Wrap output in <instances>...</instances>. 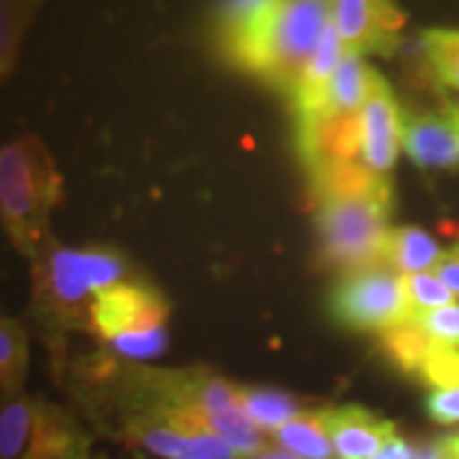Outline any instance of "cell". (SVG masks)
<instances>
[{"label": "cell", "instance_id": "1", "mask_svg": "<svg viewBox=\"0 0 459 459\" xmlns=\"http://www.w3.org/2000/svg\"><path fill=\"white\" fill-rule=\"evenodd\" d=\"M329 23V3H228L217 36L230 65L294 95Z\"/></svg>", "mask_w": 459, "mask_h": 459}, {"label": "cell", "instance_id": "2", "mask_svg": "<svg viewBox=\"0 0 459 459\" xmlns=\"http://www.w3.org/2000/svg\"><path fill=\"white\" fill-rule=\"evenodd\" d=\"M33 316L54 332L84 329L92 299L128 281V261L110 246L69 247L51 238L31 261Z\"/></svg>", "mask_w": 459, "mask_h": 459}, {"label": "cell", "instance_id": "3", "mask_svg": "<svg viewBox=\"0 0 459 459\" xmlns=\"http://www.w3.org/2000/svg\"><path fill=\"white\" fill-rule=\"evenodd\" d=\"M65 199V177L33 133L0 146V225L23 258L33 261L51 238V214Z\"/></svg>", "mask_w": 459, "mask_h": 459}, {"label": "cell", "instance_id": "4", "mask_svg": "<svg viewBox=\"0 0 459 459\" xmlns=\"http://www.w3.org/2000/svg\"><path fill=\"white\" fill-rule=\"evenodd\" d=\"M169 307L146 281H123L100 291L87 309V332L123 360L143 362L169 347Z\"/></svg>", "mask_w": 459, "mask_h": 459}, {"label": "cell", "instance_id": "5", "mask_svg": "<svg viewBox=\"0 0 459 459\" xmlns=\"http://www.w3.org/2000/svg\"><path fill=\"white\" fill-rule=\"evenodd\" d=\"M82 421L39 395H13L0 406V459H90Z\"/></svg>", "mask_w": 459, "mask_h": 459}, {"label": "cell", "instance_id": "6", "mask_svg": "<svg viewBox=\"0 0 459 459\" xmlns=\"http://www.w3.org/2000/svg\"><path fill=\"white\" fill-rule=\"evenodd\" d=\"M391 197L316 199V232L322 255L344 273L383 261Z\"/></svg>", "mask_w": 459, "mask_h": 459}, {"label": "cell", "instance_id": "7", "mask_svg": "<svg viewBox=\"0 0 459 459\" xmlns=\"http://www.w3.org/2000/svg\"><path fill=\"white\" fill-rule=\"evenodd\" d=\"M126 439L159 459H243L199 424L195 413L151 401L120 398Z\"/></svg>", "mask_w": 459, "mask_h": 459}, {"label": "cell", "instance_id": "8", "mask_svg": "<svg viewBox=\"0 0 459 459\" xmlns=\"http://www.w3.org/2000/svg\"><path fill=\"white\" fill-rule=\"evenodd\" d=\"M329 314L334 322L355 332H388L406 325L409 301L403 273L380 261L344 273L329 296Z\"/></svg>", "mask_w": 459, "mask_h": 459}, {"label": "cell", "instance_id": "9", "mask_svg": "<svg viewBox=\"0 0 459 459\" xmlns=\"http://www.w3.org/2000/svg\"><path fill=\"white\" fill-rule=\"evenodd\" d=\"M296 148L307 171L362 159V113L319 110L296 117Z\"/></svg>", "mask_w": 459, "mask_h": 459}, {"label": "cell", "instance_id": "10", "mask_svg": "<svg viewBox=\"0 0 459 459\" xmlns=\"http://www.w3.org/2000/svg\"><path fill=\"white\" fill-rule=\"evenodd\" d=\"M362 164L376 177L388 179L403 148V113L388 80L373 69L368 98L362 102Z\"/></svg>", "mask_w": 459, "mask_h": 459}, {"label": "cell", "instance_id": "11", "mask_svg": "<svg viewBox=\"0 0 459 459\" xmlns=\"http://www.w3.org/2000/svg\"><path fill=\"white\" fill-rule=\"evenodd\" d=\"M332 26L347 54H391L401 39L406 16L391 3L380 0H340L329 3Z\"/></svg>", "mask_w": 459, "mask_h": 459}, {"label": "cell", "instance_id": "12", "mask_svg": "<svg viewBox=\"0 0 459 459\" xmlns=\"http://www.w3.org/2000/svg\"><path fill=\"white\" fill-rule=\"evenodd\" d=\"M325 429L337 459H376L395 437L394 421L358 403L322 411Z\"/></svg>", "mask_w": 459, "mask_h": 459}, {"label": "cell", "instance_id": "13", "mask_svg": "<svg viewBox=\"0 0 459 459\" xmlns=\"http://www.w3.org/2000/svg\"><path fill=\"white\" fill-rule=\"evenodd\" d=\"M403 151L419 169H457L459 131L449 110L403 117Z\"/></svg>", "mask_w": 459, "mask_h": 459}, {"label": "cell", "instance_id": "14", "mask_svg": "<svg viewBox=\"0 0 459 459\" xmlns=\"http://www.w3.org/2000/svg\"><path fill=\"white\" fill-rule=\"evenodd\" d=\"M342 41H340V36L334 31V26L329 23V29L325 31V36H322L319 47H316L314 56L309 59V65L304 69L301 80H299L296 92L291 95L296 117H301V115H314L327 108L329 82H332L334 72L342 65Z\"/></svg>", "mask_w": 459, "mask_h": 459}, {"label": "cell", "instance_id": "15", "mask_svg": "<svg viewBox=\"0 0 459 459\" xmlns=\"http://www.w3.org/2000/svg\"><path fill=\"white\" fill-rule=\"evenodd\" d=\"M312 197H391V181L376 177L362 161L337 164L309 174Z\"/></svg>", "mask_w": 459, "mask_h": 459}, {"label": "cell", "instance_id": "16", "mask_svg": "<svg viewBox=\"0 0 459 459\" xmlns=\"http://www.w3.org/2000/svg\"><path fill=\"white\" fill-rule=\"evenodd\" d=\"M442 258V250L437 240L419 228H391L385 240L383 261L391 263L398 273H431Z\"/></svg>", "mask_w": 459, "mask_h": 459}, {"label": "cell", "instance_id": "17", "mask_svg": "<svg viewBox=\"0 0 459 459\" xmlns=\"http://www.w3.org/2000/svg\"><path fill=\"white\" fill-rule=\"evenodd\" d=\"M29 360L31 344L26 327L13 316L0 314V394L8 398L21 395L29 376Z\"/></svg>", "mask_w": 459, "mask_h": 459}, {"label": "cell", "instance_id": "18", "mask_svg": "<svg viewBox=\"0 0 459 459\" xmlns=\"http://www.w3.org/2000/svg\"><path fill=\"white\" fill-rule=\"evenodd\" d=\"M273 439L296 459H334V449L325 429L322 411H304L281 427Z\"/></svg>", "mask_w": 459, "mask_h": 459}, {"label": "cell", "instance_id": "19", "mask_svg": "<svg viewBox=\"0 0 459 459\" xmlns=\"http://www.w3.org/2000/svg\"><path fill=\"white\" fill-rule=\"evenodd\" d=\"M39 13V3L0 0V84L16 72L26 33Z\"/></svg>", "mask_w": 459, "mask_h": 459}, {"label": "cell", "instance_id": "20", "mask_svg": "<svg viewBox=\"0 0 459 459\" xmlns=\"http://www.w3.org/2000/svg\"><path fill=\"white\" fill-rule=\"evenodd\" d=\"M240 409L246 416L268 434H276L281 427H286L301 411L294 395L276 391V388H240Z\"/></svg>", "mask_w": 459, "mask_h": 459}, {"label": "cell", "instance_id": "21", "mask_svg": "<svg viewBox=\"0 0 459 459\" xmlns=\"http://www.w3.org/2000/svg\"><path fill=\"white\" fill-rule=\"evenodd\" d=\"M373 66L362 62L358 54H347L340 69L334 72L327 92V108L334 113H360L362 102L368 98V84H370Z\"/></svg>", "mask_w": 459, "mask_h": 459}, {"label": "cell", "instance_id": "22", "mask_svg": "<svg viewBox=\"0 0 459 459\" xmlns=\"http://www.w3.org/2000/svg\"><path fill=\"white\" fill-rule=\"evenodd\" d=\"M202 427L207 429V431H212L214 437H220L243 459L253 457V455H258V452L265 449L263 431L247 419L243 409L210 413V416L202 419Z\"/></svg>", "mask_w": 459, "mask_h": 459}, {"label": "cell", "instance_id": "23", "mask_svg": "<svg viewBox=\"0 0 459 459\" xmlns=\"http://www.w3.org/2000/svg\"><path fill=\"white\" fill-rule=\"evenodd\" d=\"M380 344L388 352V358L394 360L395 368L409 373V376H419L429 350L434 347V342L427 337V332L416 322H406V325H398V327L383 332Z\"/></svg>", "mask_w": 459, "mask_h": 459}, {"label": "cell", "instance_id": "24", "mask_svg": "<svg viewBox=\"0 0 459 459\" xmlns=\"http://www.w3.org/2000/svg\"><path fill=\"white\" fill-rule=\"evenodd\" d=\"M421 44H424V54L437 80L444 87L459 92V31L429 29L421 36Z\"/></svg>", "mask_w": 459, "mask_h": 459}, {"label": "cell", "instance_id": "25", "mask_svg": "<svg viewBox=\"0 0 459 459\" xmlns=\"http://www.w3.org/2000/svg\"><path fill=\"white\" fill-rule=\"evenodd\" d=\"M403 289H406L411 319H419L424 314H431L437 312V309L449 307V304H455V294L434 273L403 276Z\"/></svg>", "mask_w": 459, "mask_h": 459}, {"label": "cell", "instance_id": "26", "mask_svg": "<svg viewBox=\"0 0 459 459\" xmlns=\"http://www.w3.org/2000/svg\"><path fill=\"white\" fill-rule=\"evenodd\" d=\"M419 377L427 385H431V391H444V388L459 385V350L434 342L421 370H419Z\"/></svg>", "mask_w": 459, "mask_h": 459}, {"label": "cell", "instance_id": "27", "mask_svg": "<svg viewBox=\"0 0 459 459\" xmlns=\"http://www.w3.org/2000/svg\"><path fill=\"white\" fill-rule=\"evenodd\" d=\"M409 322H416L424 329L431 342L459 350V304H449L444 309L424 314L419 319H409Z\"/></svg>", "mask_w": 459, "mask_h": 459}, {"label": "cell", "instance_id": "28", "mask_svg": "<svg viewBox=\"0 0 459 459\" xmlns=\"http://www.w3.org/2000/svg\"><path fill=\"white\" fill-rule=\"evenodd\" d=\"M427 411L437 424H459V385L431 391L427 398Z\"/></svg>", "mask_w": 459, "mask_h": 459}, {"label": "cell", "instance_id": "29", "mask_svg": "<svg viewBox=\"0 0 459 459\" xmlns=\"http://www.w3.org/2000/svg\"><path fill=\"white\" fill-rule=\"evenodd\" d=\"M431 273L442 281L452 294L459 296V246L449 247L446 253H442V258H439L437 268Z\"/></svg>", "mask_w": 459, "mask_h": 459}, {"label": "cell", "instance_id": "30", "mask_svg": "<svg viewBox=\"0 0 459 459\" xmlns=\"http://www.w3.org/2000/svg\"><path fill=\"white\" fill-rule=\"evenodd\" d=\"M376 459H416V446H411L403 437L395 434L394 439L380 449Z\"/></svg>", "mask_w": 459, "mask_h": 459}, {"label": "cell", "instance_id": "31", "mask_svg": "<svg viewBox=\"0 0 459 459\" xmlns=\"http://www.w3.org/2000/svg\"><path fill=\"white\" fill-rule=\"evenodd\" d=\"M246 459H296L294 455H289L286 449H281V446H265L263 452L258 455H253V457H246Z\"/></svg>", "mask_w": 459, "mask_h": 459}, {"label": "cell", "instance_id": "32", "mask_svg": "<svg viewBox=\"0 0 459 459\" xmlns=\"http://www.w3.org/2000/svg\"><path fill=\"white\" fill-rule=\"evenodd\" d=\"M446 110H449V115H452V120H455V126H457L459 131V102L457 105H446Z\"/></svg>", "mask_w": 459, "mask_h": 459}, {"label": "cell", "instance_id": "33", "mask_svg": "<svg viewBox=\"0 0 459 459\" xmlns=\"http://www.w3.org/2000/svg\"><path fill=\"white\" fill-rule=\"evenodd\" d=\"M98 459H105V457H98Z\"/></svg>", "mask_w": 459, "mask_h": 459}, {"label": "cell", "instance_id": "34", "mask_svg": "<svg viewBox=\"0 0 459 459\" xmlns=\"http://www.w3.org/2000/svg\"><path fill=\"white\" fill-rule=\"evenodd\" d=\"M457 437H459V434H457Z\"/></svg>", "mask_w": 459, "mask_h": 459}]
</instances>
